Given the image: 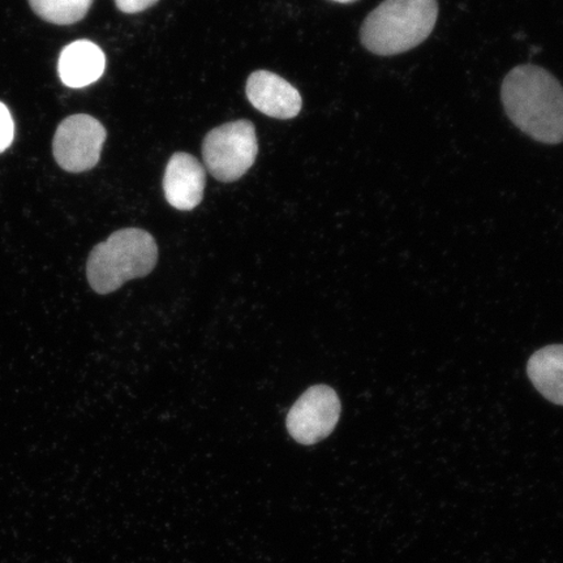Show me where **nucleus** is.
<instances>
[{"instance_id": "423d86ee", "label": "nucleus", "mask_w": 563, "mask_h": 563, "mask_svg": "<svg viewBox=\"0 0 563 563\" xmlns=\"http://www.w3.org/2000/svg\"><path fill=\"white\" fill-rule=\"evenodd\" d=\"M341 408V400L332 387H309L288 412L287 431L301 445H313L332 434L340 420Z\"/></svg>"}, {"instance_id": "4468645a", "label": "nucleus", "mask_w": 563, "mask_h": 563, "mask_svg": "<svg viewBox=\"0 0 563 563\" xmlns=\"http://www.w3.org/2000/svg\"><path fill=\"white\" fill-rule=\"evenodd\" d=\"M334 2H338V3H352V2H356V0H334Z\"/></svg>"}, {"instance_id": "f03ea898", "label": "nucleus", "mask_w": 563, "mask_h": 563, "mask_svg": "<svg viewBox=\"0 0 563 563\" xmlns=\"http://www.w3.org/2000/svg\"><path fill=\"white\" fill-rule=\"evenodd\" d=\"M438 16V0H384L365 19L361 38L373 54H402L431 35Z\"/></svg>"}, {"instance_id": "7ed1b4c3", "label": "nucleus", "mask_w": 563, "mask_h": 563, "mask_svg": "<svg viewBox=\"0 0 563 563\" xmlns=\"http://www.w3.org/2000/svg\"><path fill=\"white\" fill-rule=\"evenodd\" d=\"M157 260V244L150 232L119 230L90 252L87 263L89 285L100 295L114 292L125 282L151 274Z\"/></svg>"}, {"instance_id": "0eeeda50", "label": "nucleus", "mask_w": 563, "mask_h": 563, "mask_svg": "<svg viewBox=\"0 0 563 563\" xmlns=\"http://www.w3.org/2000/svg\"><path fill=\"white\" fill-rule=\"evenodd\" d=\"M246 97L253 108L276 119L298 117L302 106L299 90L269 70H256L250 76Z\"/></svg>"}, {"instance_id": "f257e3e1", "label": "nucleus", "mask_w": 563, "mask_h": 563, "mask_svg": "<svg viewBox=\"0 0 563 563\" xmlns=\"http://www.w3.org/2000/svg\"><path fill=\"white\" fill-rule=\"evenodd\" d=\"M506 114L526 135L544 144L563 141V88L548 70L519 66L501 89Z\"/></svg>"}, {"instance_id": "20e7f679", "label": "nucleus", "mask_w": 563, "mask_h": 563, "mask_svg": "<svg viewBox=\"0 0 563 563\" xmlns=\"http://www.w3.org/2000/svg\"><path fill=\"white\" fill-rule=\"evenodd\" d=\"M258 141L249 121L230 122L211 130L202 143V157L217 180L232 183L255 164Z\"/></svg>"}, {"instance_id": "6e6552de", "label": "nucleus", "mask_w": 563, "mask_h": 563, "mask_svg": "<svg viewBox=\"0 0 563 563\" xmlns=\"http://www.w3.org/2000/svg\"><path fill=\"white\" fill-rule=\"evenodd\" d=\"M207 174L191 154L175 153L166 166L164 191L168 203L178 210L199 207L206 191Z\"/></svg>"}, {"instance_id": "f8f14e48", "label": "nucleus", "mask_w": 563, "mask_h": 563, "mask_svg": "<svg viewBox=\"0 0 563 563\" xmlns=\"http://www.w3.org/2000/svg\"><path fill=\"white\" fill-rule=\"evenodd\" d=\"M13 135H15V124L9 108L0 102V153H3L12 144Z\"/></svg>"}, {"instance_id": "1a4fd4ad", "label": "nucleus", "mask_w": 563, "mask_h": 563, "mask_svg": "<svg viewBox=\"0 0 563 563\" xmlns=\"http://www.w3.org/2000/svg\"><path fill=\"white\" fill-rule=\"evenodd\" d=\"M106 69V56L102 48L88 40L73 42L59 56L58 73L60 80L69 88L89 87L100 80Z\"/></svg>"}, {"instance_id": "39448f33", "label": "nucleus", "mask_w": 563, "mask_h": 563, "mask_svg": "<svg viewBox=\"0 0 563 563\" xmlns=\"http://www.w3.org/2000/svg\"><path fill=\"white\" fill-rule=\"evenodd\" d=\"M104 141V126L96 118L70 115L55 132L53 153L56 164L73 174L89 172L100 162Z\"/></svg>"}, {"instance_id": "ddd939ff", "label": "nucleus", "mask_w": 563, "mask_h": 563, "mask_svg": "<svg viewBox=\"0 0 563 563\" xmlns=\"http://www.w3.org/2000/svg\"><path fill=\"white\" fill-rule=\"evenodd\" d=\"M157 2L158 0H115L118 9L124 13L143 12Z\"/></svg>"}, {"instance_id": "9b49d317", "label": "nucleus", "mask_w": 563, "mask_h": 563, "mask_svg": "<svg viewBox=\"0 0 563 563\" xmlns=\"http://www.w3.org/2000/svg\"><path fill=\"white\" fill-rule=\"evenodd\" d=\"M35 15L56 25H70L87 16L93 0H27Z\"/></svg>"}, {"instance_id": "9d476101", "label": "nucleus", "mask_w": 563, "mask_h": 563, "mask_svg": "<svg viewBox=\"0 0 563 563\" xmlns=\"http://www.w3.org/2000/svg\"><path fill=\"white\" fill-rule=\"evenodd\" d=\"M528 377L552 404L563 406V344L541 349L527 364Z\"/></svg>"}]
</instances>
